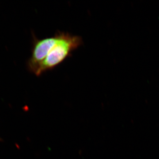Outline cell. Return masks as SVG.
<instances>
[{
    "mask_svg": "<svg viewBox=\"0 0 159 159\" xmlns=\"http://www.w3.org/2000/svg\"><path fill=\"white\" fill-rule=\"evenodd\" d=\"M58 39L47 57L40 64L34 73L39 76L46 71L53 70L67 58L70 57L73 51L83 43L80 36L58 31Z\"/></svg>",
    "mask_w": 159,
    "mask_h": 159,
    "instance_id": "cell-1",
    "label": "cell"
},
{
    "mask_svg": "<svg viewBox=\"0 0 159 159\" xmlns=\"http://www.w3.org/2000/svg\"><path fill=\"white\" fill-rule=\"evenodd\" d=\"M33 48L31 57L27 63V68L30 72L35 73L38 68L46 58L58 39V32L54 36L39 39L33 34Z\"/></svg>",
    "mask_w": 159,
    "mask_h": 159,
    "instance_id": "cell-2",
    "label": "cell"
}]
</instances>
